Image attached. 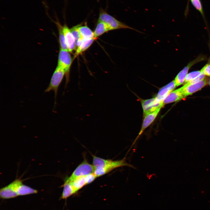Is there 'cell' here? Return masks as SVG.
Listing matches in <instances>:
<instances>
[{"label": "cell", "mask_w": 210, "mask_h": 210, "mask_svg": "<svg viewBox=\"0 0 210 210\" xmlns=\"http://www.w3.org/2000/svg\"><path fill=\"white\" fill-rule=\"evenodd\" d=\"M161 108H158L154 111L146 114L144 116V118L141 129L138 136L133 143L130 149L134 145L137 140L145 130L150 126L155 119Z\"/></svg>", "instance_id": "cell-8"}, {"label": "cell", "mask_w": 210, "mask_h": 210, "mask_svg": "<svg viewBox=\"0 0 210 210\" xmlns=\"http://www.w3.org/2000/svg\"><path fill=\"white\" fill-rule=\"evenodd\" d=\"M200 70L202 74L210 76V63L206 64Z\"/></svg>", "instance_id": "cell-24"}, {"label": "cell", "mask_w": 210, "mask_h": 210, "mask_svg": "<svg viewBox=\"0 0 210 210\" xmlns=\"http://www.w3.org/2000/svg\"><path fill=\"white\" fill-rule=\"evenodd\" d=\"M79 26V24L74 26L70 29L75 39L76 48L80 45L83 40L78 30Z\"/></svg>", "instance_id": "cell-20"}, {"label": "cell", "mask_w": 210, "mask_h": 210, "mask_svg": "<svg viewBox=\"0 0 210 210\" xmlns=\"http://www.w3.org/2000/svg\"><path fill=\"white\" fill-rule=\"evenodd\" d=\"M209 85L210 86V79H209Z\"/></svg>", "instance_id": "cell-26"}, {"label": "cell", "mask_w": 210, "mask_h": 210, "mask_svg": "<svg viewBox=\"0 0 210 210\" xmlns=\"http://www.w3.org/2000/svg\"><path fill=\"white\" fill-rule=\"evenodd\" d=\"M68 51L60 48L58 56L57 65L62 68L65 72V87L69 80L70 71L73 58Z\"/></svg>", "instance_id": "cell-4"}, {"label": "cell", "mask_w": 210, "mask_h": 210, "mask_svg": "<svg viewBox=\"0 0 210 210\" xmlns=\"http://www.w3.org/2000/svg\"><path fill=\"white\" fill-rule=\"evenodd\" d=\"M70 181L71 182L72 187L75 193L85 186L87 185L85 176L77 178L73 181Z\"/></svg>", "instance_id": "cell-18"}, {"label": "cell", "mask_w": 210, "mask_h": 210, "mask_svg": "<svg viewBox=\"0 0 210 210\" xmlns=\"http://www.w3.org/2000/svg\"><path fill=\"white\" fill-rule=\"evenodd\" d=\"M98 20L106 24L109 27L111 31L121 29H128L138 31L134 28L118 20L109 15L106 10L102 8L99 9Z\"/></svg>", "instance_id": "cell-2"}, {"label": "cell", "mask_w": 210, "mask_h": 210, "mask_svg": "<svg viewBox=\"0 0 210 210\" xmlns=\"http://www.w3.org/2000/svg\"><path fill=\"white\" fill-rule=\"evenodd\" d=\"M78 29L83 39H97L94 37V32L87 26L86 24L84 25H82V24H79Z\"/></svg>", "instance_id": "cell-16"}, {"label": "cell", "mask_w": 210, "mask_h": 210, "mask_svg": "<svg viewBox=\"0 0 210 210\" xmlns=\"http://www.w3.org/2000/svg\"><path fill=\"white\" fill-rule=\"evenodd\" d=\"M202 74V73L200 70V71H196L190 72L188 74L184 83L185 84L191 80L196 78Z\"/></svg>", "instance_id": "cell-21"}, {"label": "cell", "mask_w": 210, "mask_h": 210, "mask_svg": "<svg viewBox=\"0 0 210 210\" xmlns=\"http://www.w3.org/2000/svg\"><path fill=\"white\" fill-rule=\"evenodd\" d=\"M208 82V79L205 77L204 79L197 83L186 86L183 85L181 88L184 96L186 97L200 90L206 85Z\"/></svg>", "instance_id": "cell-9"}, {"label": "cell", "mask_w": 210, "mask_h": 210, "mask_svg": "<svg viewBox=\"0 0 210 210\" xmlns=\"http://www.w3.org/2000/svg\"><path fill=\"white\" fill-rule=\"evenodd\" d=\"M95 170L94 166L89 163L85 159L76 168L71 176L66 180L72 181L77 178L93 173Z\"/></svg>", "instance_id": "cell-5"}, {"label": "cell", "mask_w": 210, "mask_h": 210, "mask_svg": "<svg viewBox=\"0 0 210 210\" xmlns=\"http://www.w3.org/2000/svg\"><path fill=\"white\" fill-rule=\"evenodd\" d=\"M64 75L65 72L61 68L57 66L51 77L48 85L45 90V92L53 91L55 94V105L56 101L58 90Z\"/></svg>", "instance_id": "cell-3"}, {"label": "cell", "mask_w": 210, "mask_h": 210, "mask_svg": "<svg viewBox=\"0 0 210 210\" xmlns=\"http://www.w3.org/2000/svg\"><path fill=\"white\" fill-rule=\"evenodd\" d=\"M93 165L95 167L94 172L97 177L103 175L114 169L123 166H127L134 168V166L126 161L125 157L122 159L113 161L104 159L92 155Z\"/></svg>", "instance_id": "cell-1"}, {"label": "cell", "mask_w": 210, "mask_h": 210, "mask_svg": "<svg viewBox=\"0 0 210 210\" xmlns=\"http://www.w3.org/2000/svg\"><path fill=\"white\" fill-rule=\"evenodd\" d=\"M109 31H111L110 28L106 24L98 20L94 32V37L97 39L98 37Z\"/></svg>", "instance_id": "cell-17"}, {"label": "cell", "mask_w": 210, "mask_h": 210, "mask_svg": "<svg viewBox=\"0 0 210 210\" xmlns=\"http://www.w3.org/2000/svg\"><path fill=\"white\" fill-rule=\"evenodd\" d=\"M176 87L174 80L161 88L155 97L158 101L160 102H163L165 97L170 92L173 91Z\"/></svg>", "instance_id": "cell-12"}, {"label": "cell", "mask_w": 210, "mask_h": 210, "mask_svg": "<svg viewBox=\"0 0 210 210\" xmlns=\"http://www.w3.org/2000/svg\"><path fill=\"white\" fill-rule=\"evenodd\" d=\"M62 186L63 189L60 199L66 200L75 193L71 181L66 180Z\"/></svg>", "instance_id": "cell-15"}, {"label": "cell", "mask_w": 210, "mask_h": 210, "mask_svg": "<svg viewBox=\"0 0 210 210\" xmlns=\"http://www.w3.org/2000/svg\"><path fill=\"white\" fill-rule=\"evenodd\" d=\"M144 116L163 106V102L158 101L155 97L146 100L141 102Z\"/></svg>", "instance_id": "cell-7"}, {"label": "cell", "mask_w": 210, "mask_h": 210, "mask_svg": "<svg viewBox=\"0 0 210 210\" xmlns=\"http://www.w3.org/2000/svg\"><path fill=\"white\" fill-rule=\"evenodd\" d=\"M185 97L181 87L170 92L163 101L164 105L166 104L179 101Z\"/></svg>", "instance_id": "cell-11"}, {"label": "cell", "mask_w": 210, "mask_h": 210, "mask_svg": "<svg viewBox=\"0 0 210 210\" xmlns=\"http://www.w3.org/2000/svg\"><path fill=\"white\" fill-rule=\"evenodd\" d=\"M38 191L36 190L24 185L22 183L19 186L17 190L18 196L36 193Z\"/></svg>", "instance_id": "cell-19"}, {"label": "cell", "mask_w": 210, "mask_h": 210, "mask_svg": "<svg viewBox=\"0 0 210 210\" xmlns=\"http://www.w3.org/2000/svg\"><path fill=\"white\" fill-rule=\"evenodd\" d=\"M97 178L94 173L90 174L85 176V178L87 184L92 182Z\"/></svg>", "instance_id": "cell-25"}, {"label": "cell", "mask_w": 210, "mask_h": 210, "mask_svg": "<svg viewBox=\"0 0 210 210\" xmlns=\"http://www.w3.org/2000/svg\"><path fill=\"white\" fill-rule=\"evenodd\" d=\"M54 22L56 25L58 31L59 41L60 48L69 51L63 31V26L60 24L57 19L56 21H54Z\"/></svg>", "instance_id": "cell-14"}, {"label": "cell", "mask_w": 210, "mask_h": 210, "mask_svg": "<svg viewBox=\"0 0 210 210\" xmlns=\"http://www.w3.org/2000/svg\"><path fill=\"white\" fill-rule=\"evenodd\" d=\"M96 40L95 38L90 39H83L80 45L76 48L73 58L74 60L88 49L92 45L94 41Z\"/></svg>", "instance_id": "cell-13"}, {"label": "cell", "mask_w": 210, "mask_h": 210, "mask_svg": "<svg viewBox=\"0 0 210 210\" xmlns=\"http://www.w3.org/2000/svg\"><path fill=\"white\" fill-rule=\"evenodd\" d=\"M205 76H206L204 74H202L196 78L185 84L184 85V86H186L198 82L204 79L205 78Z\"/></svg>", "instance_id": "cell-23"}, {"label": "cell", "mask_w": 210, "mask_h": 210, "mask_svg": "<svg viewBox=\"0 0 210 210\" xmlns=\"http://www.w3.org/2000/svg\"><path fill=\"white\" fill-rule=\"evenodd\" d=\"M205 57L203 55L198 56L194 60L189 63L177 75L174 80L176 86L183 84L185 81L189 70L193 65L205 59Z\"/></svg>", "instance_id": "cell-6"}, {"label": "cell", "mask_w": 210, "mask_h": 210, "mask_svg": "<svg viewBox=\"0 0 210 210\" xmlns=\"http://www.w3.org/2000/svg\"><path fill=\"white\" fill-rule=\"evenodd\" d=\"M63 29L68 51L71 53L76 48L75 39L70 29L66 24L63 26Z\"/></svg>", "instance_id": "cell-10"}, {"label": "cell", "mask_w": 210, "mask_h": 210, "mask_svg": "<svg viewBox=\"0 0 210 210\" xmlns=\"http://www.w3.org/2000/svg\"><path fill=\"white\" fill-rule=\"evenodd\" d=\"M191 3L194 7L204 17V13L200 0H190Z\"/></svg>", "instance_id": "cell-22"}]
</instances>
